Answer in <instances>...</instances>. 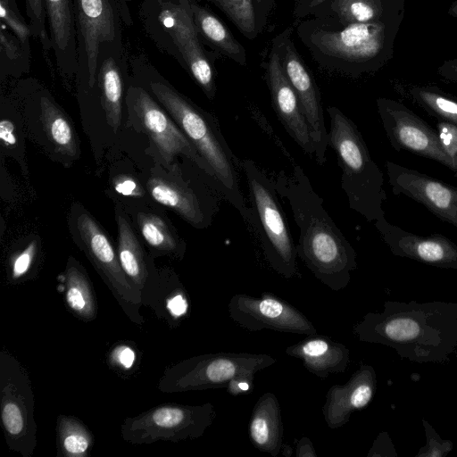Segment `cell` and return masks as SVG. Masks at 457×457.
Masks as SVG:
<instances>
[{
	"label": "cell",
	"mask_w": 457,
	"mask_h": 457,
	"mask_svg": "<svg viewBox=\"0 0 457 457\" xmlns=\"http://www.w3.org/2000/svg\"><path fill=\"white\" fill-rule=\"evenodd\" d=\"M353 332L411 361L444 362L457 349V303L386 301L383 312L365 314Z\"/></svg>",
	"instance_id": "cell-1"
},
{
	"label": "cell",
	"mask_w": 457,
	"mask_h": 457,
	"mask_svg": "<svg viewBox=\"0 0 457 457\" xmlns=\"http://www.w3.org/2000/svg\"><path fill=\"white\" fill-rule=\"evenodd\" d=\"M299 229L297 256L322 284L334 291L345 288L357 268L356 253L329 216L303 169L281 170L275 180Z\"/></svg>",
	"instance_id": "cell-2"
},
{
	"label": "cell",
	"mask_w": 457,
	"mask_h": 457,
	"mask_svg": "<svg viewBox=\"0 0 457 457\" xmlns=\"http://www.w3.org/2000/svg\"><path fill=\"white\" fill-rule=\"evenodd\" d=\"M134 78L162 104L204 162L221 198L246 223L249 211L239 185L241 164L223 137L217 118L177 91L144 55L130 59Z\"/></svg>",
	"instance_id": "cell-3"
},
{
	"label": "cell",
	"mask_w": 457,
	"mask_h": 457,
	"mask_svg": "<svg viewBox=\"0 0 457 457\" xmlns=\"http://www.w3.org/2000/svg\"><path fill=\"white\" fill-rule=\"evenodd\" d=\"M404 12L370 23H340L312 15L295 28L302 44L324 70L351 78L370 74L394 55L395 40Z\"/></svg>",
	"instance_id": "cell-4"
},
{
	"label": "cell",
	"mask_w": 457,
	"mask_h": 457,
	"mask_svg": "<svg viewBox=\"0 0 457 457\" xmlns=\"http://www.w3.org/2000/svg\"><path fill=\"white\" fill-rule=\"evenodd\" d=\"M139 15L154 45L174 58L212 100L217 91L214 64L220 55L202 43L190 0H139Z\"/></svg>",
	"instance_id": "cell-5"
},
{
	"label": "cell",
	"mask_w": 457,
	"mask_h": 457,
	"mask_svg": "<svg viewBox=\"0 0 457 457\" xmlns=\"http://www.w3.org/2000/svg\"><path fill=\"white\" fill-rule=\"evenodd\" d=\"M327 113L328 146L336 153L348 205L368 221H375L385 215L383 172L371 158L355 123L335 106H328Z\"/></svg>",
	"instance_id": "cell-6"
},
{
	"label": "cell",
	"mask_w": 457,
	"mask_h": 457,
	"mask_svg": "<svg viewBox=\"0 0 457 457\" xmlns=\"http://www.w3.org/2000/svg\"><path fill=\"white\" fill-rule=\"evenodd\" d=\"M248 187V228L257 239L268 264L285 278L298 273L296 246L272 180L251 159L241 161Z\"/></svg>",
	"instance_id": "cell-7"
},
{
	"label": "cell",
	"mask_w": 457,
	"mask_h": 457,
	"mask_svg": "<svg viewBox=\"0 0 457 457\" xmlns=\"http://www.w3.org/2000/svg\"><path fill=\"white\" fill-rule=\"evenodd\" d=\"M275 362V358L265 353L201 354L169 367L160 378L157 388L163 393H182L228 388L240 381L253 383L257 372Z\"/></svg>",
	"instance_id": "cell-8"
},
{
	"label": "cell",
	"mask_w": 457,
	"mask_h": 457,
	"mask_svg": "<svg viewBox=\"0 0 457 457\" xmlns=\"http://www.w3.org/2000/svg\"><path fill=\"white\" fill-rule=\"evenodd\" d=\"M0 409L6 444L22 457L37 446L35 396L26 369L10 353H0Z\"/></svg>",
	"instance_id": "cell-9"
},
{
	"label": "cell",
	"mask_w": 457,
	"mask_h": 457,
	"mask_svg": "<svg viewBox=\"0 0 457 457\" xmlns=\"http://www.w3.org/2000/svg\"><path fill=\"white\" fill-rule=\"evenodd\" d=\"M216 417L214 406L169 403L124 420L120 435L132 445L179 442L202 436Z\"/></svg>",
	"instance_id": "cell-10"
},
{
	"label": "cell",
	"mask_w": 457,
	"mask_h": 457,
	"mask_svg": "<svg viewBox=\"0 0 457 457\" xmlns=\"http://www.w3.org/2000/svg\"><path fill=\"white\" fill-rule=\"evenodd\" d=\"M77 77L86 89H97L96 69L102 46L123 44L118 0H74Z\"/></svg>",
	"instance_id": "cell-11"
},
{
	"label": "cell",
	"mask_w": 457,
	"mask_h": 457,
	"mask_svg": "<svg viewBox=\"0 0 457 457\" xmlns=\"http://www.w3.org/2000/svg\"><path fill=\"white\" fill-rule=\"evenodd\" d=\"M75 240L109 287L129 320L142 324L139 313L142 295L125 275L118 254L100 224L87 212L80 211L75 220Z\"/></svg>",
	"instance_id": "cell-12"
},
{
	"label": "cell",
	"mask_w": 457,
	"mask_h": 457,
	"mask_svg": "<svg viewBox=\"0 0 457 457\" xmlns=\"http://www.w3.org/2000/svg\"><path fill=\"white\" fill-rule=\"evenodd\" d=\"M126 103L129 113L148 136L166 165L170 166L176 156L183 155L211 181L208 169L195 147L144 87L130 84L127 90Z\"/></svg>",
	"instance_id": "cell-13"
},
{
	"label": "cell",
	"mask_w": 457,
	"mask_h": 457,
	"mask_svg": "<svg viewBox=\"0 0 457 457\" xmlns=\"http://www.w3.org/2000/svg\"><path fill=\"white\" fill-rule=\"evenodd\" d=\"M382 126L392 147L438 162L457 172V163L443 148L437 132L403 104L386 97L376 100Z\"/></svg>",
	"instance_id": "cell-14"
},
{
	"label": "cell",
	"mask_w": 457,
	"mask_h": 457,
	"mask_svg": "<svg viewBox=\"0 0 457 457\" xmlns=\"http://www.w3.org/2000/svg\"><path fill=\"white\" fill-rule=\"evenodd\" d=\"M293 31L294 29L289 27L276 36L281 63L309 126L315 149L314 158L319 165H323L328 146V131L325 126L320 93L312 72L295 46Z\"/></svg>",
	"instance_id": "cell-15"
},
{
	"label": "cell",
	"mask_w": 457,
	"mask_h": 457,
	"mask_svg": "<svg viewBox=\"0 0 457 457\" xmlns=\"http://www.w3.org/2000/svg\"><path fill=\"white\" fill-rule=\"evenodd\" d=\"M228 312L233 321L252 332L271 329L305 336L317 333L303 312L269 292L261 297L237 294L231 297Z\"/></svg>",
	"instance_id": "cell-16"
},
{
	"label": "cell",
	"mask_w": 457,
	"mask_h": 457,
	"mask_svg": "<svg viewBox=\"0 0 457 457\" xmlns=\"http://www.w3.org/2000/svg\"><path fill=\"white\" fill-rule=\"evenodd\" d=\"M146 187L157 203L172 209L196 228L209 227L219 211L221 196L212 185L192 183L181 176L168 179L153 176L147 180Z\"/></svg>",
	"instance_id": "cell-17"
},
{
	"label": "cell",
	"mask_w": 457,
	"mask_h": 457,
	"mask_svg": "<svg viewBox=\"0 0 457 457\" xmlns=\"http://www.w3.org/2000/svg\"><path fill=\"white\" fill-rule=\"evenodd\" d=\"M264 68L272 106L280 123L307 155L314 156L311 131L297 96L284 72L276 37L272 39Z\"/></svg>",
	"instance_id": "cell-18"
},
{
	"label": "cell",
	"mask_w": 457,
	"mask_h": 457,
	"mask_svg": "<svg viewBox=\"0 0 457 457\" xmlns=\"http://www.w3.org/2000/svg\"><path fill=\"white\" fill-rule=\"evenodd\" d=\"M388 183L395 195H404L457 228V187L387 161Z\"/></svg>",
	"instance_id": "cell-19"
},
{
	"label": "cell",
	"mask_w": 457,
	"mask_h": 457,
	"mask_svg": "<svg viewBox=\"0 0 457 457\" xmlns=\"http://www.w3.org/2000/svg\"><path fill=\"white\" fill-rule=\"evenodd\" d=\"M374 222L395 255L439 268L457 270V245L446 237L440 234L416 235L390 223L385 215Z\"/></svg>",
	"instance_id": "cell-20"
},
{
	"label": "cell",
	"mask_w": 457,
	"mask_h": 457,
	"mask_svg": "<svg viewBox=\"0 0 457 457\" xmlns=\"http://www.w3.org/2000/svg\"><path fill=\"white\" fill-rule=\"evenodd\" d=\"M377 388V376L372 366L361 364L348 381L332 386L326 394L322 414L329 428L345 425L353 411L366 407Z\"/></svg>",
	"instance_id": "cell-21"
},
{
	"label": "cell",
	"mask_w": 457,
	"mask_h": 457,
	"mask_svg": "<svg viewBox=\"0 0 457 457\" xmlns=\"http://www.w3.org/2000/svg\"><path fill=\"white\" fill-rule=\"evenodd\" d=\"M128 64L123 44L101 46L96 69V86L101 104L111 128L117 131L120 125Z\"/></svg>",
	"instance_id": "cell-22"
},
{
	"label": "cell",
	"mask_w": 457,
	"mask_h": 457,
	"mask_svg": "<svg viewBox=\"0 0 457 457\" xmlns=\"http://www.w3.org/2000/svg\"><path fill=\"white\" fill-rule=\"evenodd\" d=\"M116 221L120 266L131 285L140 292L143 304L152 305L160 291V279L151 272L139 241L121 212L117 211Z\"/></svg>",
	"instance_id": "cell-23"
},
{
	"label": "cell",
	"mask_w": 457,
	"mask_h": 457,
	"mask_svg": "<svg viewBox=\"0 0 457 457\" xmlns=\"http://www.w3.org/2000/svg\"><path fill=\"white\" fill-rule=\"evenodd\" d=\"M51 49L59 71L77 73V38L74 0H44Z\"/></svg>",
	"instance_id": "cell-24"
},
{
	"label": "cell",
	"mask_w": 457,
	"mask_h": 457,
	"mask_svg": "<svg viewBox=\"0 0 457 457\" xmlns=\"http://www.w3.org/2000/svg\"><path fill=\"white\" fill-rule=\"evenodd\" d=\"M285 353L301 360L309 372L321 379L345 372L350 363V351L345 345L317 333L287 347Z\"/></svg>",
	"instance_id": "cell-25"
},
{
	"label": "cell",
	"mask_w": 457,
	"mask_h": 457,
	"mask_svg": "<svg viewBox=\"0 0 457 457\" xmlns=\"http://www.w3.org/2000/svg\"><path fill=\"white\" fill-rule=\"evenodd\" d=\"M406 1L328 0L320 4L311 16H325L343 24L377 22L405 12Z\"/></svg>",
	"instance_id": "cell-26"
},
{
	"label": "cell",
	"mask_w": 457,
	"mask_h": 457,
	"mask_svg": "<svg viewBox=\"0 0 457 457\" xmlns=\"http://www.w3.org/2000/svg\"><path fill=\"white\" fill-rule=\"evenodd\" d=\"M284 427L281 409L277 396L264 393L253 408L249 437L261 452L276 457L283 447Z\"/></svg>",
	"instance_id": "cell-27"
},
{
	"label": "cell",
	"mask_w": 457,
	"mask_h": 457,
	"mask_svg": "<svg viewBox=\"0 0 457 457\" xmlns=\"http://www.w3.org/2000/svg\"><path fill=\"white\" fill-rule=\"evenodd\" d=\"M190 5L202 43L220 56L227 57L239 65H246V50L227 26L196 0H190Z\"/></svg>",
	"instance_id": "cell-28"
},
{
	"label": "cell",
	"mask_w": 457,
	"mask_h": 457,
	"mask_svg": "<svg viewBox=\"0 0 457 457\" xmlns=\"http://www.w3.org/2000/svg\"><path fill=\"white\" fill-rule=\"evenodd\" d=\"M65 301L70 311L84 321H91L97 314L94 289L84 269L70 258L64 273Z\"/></svg>",
	"instance_id": "cell-29"
},
{
	"label": "cell",
	"mask_w": 457,
	"mask_h": 457,
	"mask_svg": "<svg viewBox=\"0 0 457 457\" xmlns=\"http://www.w3.org/2000/svg\"><path fill=\"white\" fill-rule=\"evenodd\" d=\"M41 120L46 134L57 152L76 156L78 145L73 128L63 112L47 94L39 96Z\"/></svg>",
	"instance_id": "cell-30"
},
{
	"label": "cell",
	"mask_w": 457,
	"mask_h": 457,
	"mask_svg": "<svg viewBox=\"0 0 457 457\" xmlns=\"http://www.w3.org/2000/svg\"><path fill=\"white\" fill-rule=\"evenodd\" d=\"M402 94L426 112L457 125V100L435 86H406Z\"/></svg>",
	"instance_id": "cell-31"
},
{
	"label": "cell",
	"mask_w": 457,
	"mask_h": 457,
	"mask_svg": "<svg viewBox=\"0 0 457 457\" xmlns=\"http://www.w3.org/2000/svg\"><path fill=\"white\" fill-rule=\"evenodd\" d=\"M94 445V436L78 419L60 415L56 425V446L58 456L86 457Z\"/></svg>",
	"instance_id": "cell-32"
},
{
	"label": "cell",
	"mask_w": 457,
	"mask_h": 457,
	"mask_svg": "<svg viewBox=\"0 0 457 457\" xmlns=\"http://www.w3.org/2000/svg\"><path fill=\"white\" fill-rule=\"evenodd\" d=\"M137 220L142 237L151 247L177 257L183 256V242L161 217L153 213L139 212Z\"/></svg>",
	"instance_id": "cell-33"
},
{
	"label": "cell",
	"mask_w": 457,
	"mask_h": 457,
	"mask_svg": "<svg viewBox=\"0 0 457 457\" xmlns=\"http://www.w3.org/2000/svg\"><path fill=\"white\" fill-rule=\"evenodd\" d=\"M30 48L25 46L8 29L0 27V64L2 74L27 71Z\"/></svg>",
	"instance_id": "cell-34"
},
{
	"label": "cell",
	"mask_w": 457,
	"mask_h": 457,
	"mask_svg": "<svg viewBox=\"0 0 457 457\" xmlns=\"http://www.w3.org/2000/svg\"><path fill=\"white\" fill-rule=\"evenodd\" d=\"M218 7L247 39L253 40L259 32L252 0H207Z\"/></svg>",
	"instance_id": "cell-35"
},
{
	"label": "cell",
	"mask_w": 457,
	"mask_h": 457,
	"mask_svg": "<svg viewBox=\"0 0 457 457\" xmlns=\"http://www.w3.org/2000/svg\"><path fill=\"white\" fill-rule=\"evenodd\" d=\"M1 25L12 31L19 40L30 48L32 37L29 22L21 14L15 0H0Z\"/></svg>",
	"instance_id": "cell-36"
},
{
	"label": "cell",
	"mask_w": 457,
	"mask_h": 457,
	"mask_svg": "<svg viewBox=\"0 0 457 457\" xmlns=\"http://www.w3.org/2000/svg\"><path fill=\"white\" fill-rule=\"evenodd\" d=\"M25 6L32 37L39 39L45 52L52 50L46 27V14L44 0H25Z\"/></svg>",
	"instance_id": "cell-37"
},
{
	"label": "cell",
	"mask_w": 457,
	"mask_h": 457,
	"mask_svg": "<svg viewBox=\"0 0 457 457\" xmlns=\"http://www.w3.org/2000/svg\"><path fill=\"white\" fill-rule=\"evenodd\" d=\"M427 444L421 448L417 457H444L453 449L451 441L441 439L434 428L426 420H423Z\"/></svg>",
	"instance_id": "cell-38"
},
{
	"label": "cell",
	"mask_w": 457,
	"mask_h": 457,
	"mask_svg": "<svg viewBox=\"0 0 457 457\" xmlns=\"http://www.w3.org/2000/svg\"><path fill=\"white\" fill-rule=\"evenodd\" d=\"M37 249V242L34 240L12 259L11 266L12 280H18L28 273L36 256Z\"/></svg>",
	"instance_id": "cell-39"
},
{
	"label": "cell",
	"mask_w": 457,
	"mask_h": 457,
	"mask_svg": "<svg viewBox=\"0 0 457 457\" xmlns=\"http://www.w3.org/2000/svg\"><path fill=\"white\" fill-rule=\"evenodd\" d=\"M436 132L443 148L457 163V125L439 120Z\"/></svg>",
	"instance_id": "cell-40"
},
{
	"label": "cell",
	"mask_w": 457,
	"mask_h": 457,
	"mask_svg": "<svg viewBox=\"0 0 457 457\" xmlns=\"http://www.w3.org/2000/svg\"><path fill=\"white\" fill-rule=\"evenodd\" d=\"M259 34L265 28L277 0H252Z\"/></svg>",
	"instance_id": "cell-41"
},
{
	"label": "cell",
	"mask_w": 457,
	"mask_h": 457,
	"mask_svg": "<svg viewBox=\"0 0 457 457\" xmlns=\"http://www.w3.org/2000/svg\"><path fill=\"white\" fill-rule=\"evenodd\" d=\"M114 190L125 196L139 197L143 190L138 183L129 176H120L114 179Z\"/></svg>",
	"instance_id": "cell-42"
},
{
	"label": "cell",
	"mask_w": 457,
	"mask_h": 457,
	"mask_svg": "<svg viewBox=\"0 0 457 457\" xmlns=\"http://www.w3.org/2000/svg\"><path fill=\"white\" fill-rule=\"evenodd\" d=\"M167 310L170 315L175 320L187 314L188 310V303L182 287L177 292L176 295L168 299Z\"/></svg>",
	"instance_id": "cell-43"
},
{
	"label": "cell",
	"mask_w": 457,
	"mask_h": 457,
	"mask_svg": "<svg viewBox=\"0 0 457 457\" xmlns=\"http://www.w3.org/2000/svg\"><path fill=\"white\" fill-rule=\"evenodd\" d=\"M112 359L124 370H129L134 364L136 353L127 345H118L112 353Z\"/></svg>",
	"instance_id": "cell-44"
},
{
	"label": "cell",
	"mask_w": 457,
	"mask_h": 457,
	"mask_svg": "<svg viewBox=\"0 0 457 457\" xmlns=\"http://www.w3.org/2000/svg\"><path fill=\"white\" fill-rule=\"evenodd\" d=\"M328 0H295L293 14L297 21L303 20Z\"/></svg>",
	"instance_id": "cell-45"
},
{
	"label": "cell",
	"mask_w": 457,
	"mask_h": 457,
	"mask_svg": "<svg viewBox=\"0 0 457 457\" xmlns=\"http://www.w3.org/2000/svg\"><path fill=\"white\" fill-rule=\"evenodd\" d=\"M0 139L6 147L13 146L17 142L15 127L13 123L7 119H3L0 121Z\"/></svg>",
	"instance_id": "cell-46"
},
{
	"label": "cell",
	"mask_w": 457,
	"mask_h": 457,
	"mask_svg": "<svg viewBox=\"0 0 457 457\" xmlns=\"http://www.w3.org/2000/svg\"><path fill=\"white\" fill-rule=\"evenodd\" d=\"M436 72L443 79L457 83V57L445 61Z\"/></svg>",
	"instance_id": "cell-47"
},
{
	"label": "cell",
	"mask_w": 457,
	"mask_h": 457,
	"mask_svg": "<svg viewBox=\"0 0 457 457\" xmlns=\"http://www.w3.org/2000/svg\"><path fill=\"white\" fill-rule=\"evenodd\" d=\"M296 450V455L298 457H317L312 441L306 436H303L298 441Z\"/></svg>",
	"instance_id": "cell-48"
},
{
	"label": "cell",
	"mask_w": 457,
	"mask_h": 457,
	"mask_svg": "<svg viewBox=\"0 0 457 457\" xmlns=\"http://www.w3.org/2000/svg\"><path fill=\"white\" fill-rule=\"evenodd\" d=\"M448 14L457 19V0L453 1L448 8Z\"/></svg>",
	"instance_id": "cell-49"
}]
</instances>
